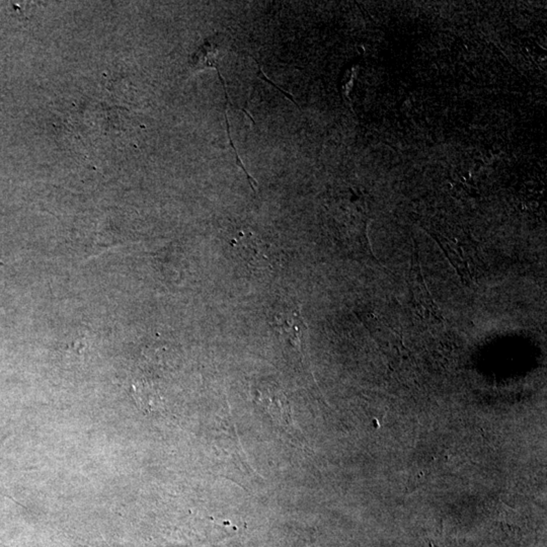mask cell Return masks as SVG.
I'll list each match as a JSON object with an SVG mask.
<instances>
[{
	"mask_svg": "<svg viewBox=\"0 0 547 547\" xmlns=\"http://www.w3.org/2000/svg\"><path fill=\"white\" fill-rule=\"evenodd\" d=\"M227 46L224 45V39L221 37H214L208 39L202 47L198 49L192 59V64L196 70H204L206 68H214L219 70V62L226 56Z\"/></svg>",
	"mask_w": 547,
	"mask_h": 547,
	"instance_id": "6da1fadb",
	"label": "cell"
}]
</instances>
